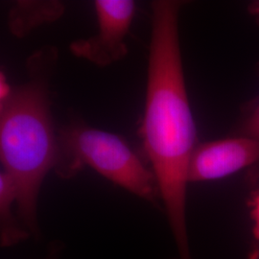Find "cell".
Returning <instances> with one entry per match:
<instances>
[{
    "instance_id": "obj_1",
    "label": "cell",
    "mask_w": 259,
    "mask_h": 259,
    "mask_svg": "<svg viewBox=\"0 0 259 259\" xmlns=\"http://www.w3.org/2000/svg\"><path fill=\"white\" fill-rule=\"evenodd\" d=\"M182 1L152 3L144 114L139 130L159 198L165 208L178 259H192L186 218L187 168L198 145L186 91L179 15Z\"/></svg>"
},
{
    "instance_id": "obj_2",
    "label": "cell",
    "mask_w": 259,
    "mask_h": 259,
    "mask_svg": "<svg viewBox=\"0 0 259 259\" xmlns=\"http://www.w3.org/2000/svg\"><path fill=\"white\" fill-rule=\"evenodd\" d=\"M48 104L45 90L30 83L13 92L0 111V163L16 188L19 221L35 238L39 190L60 158Z\"/></svg>"
},
{
    "instance_id": "obj_3",
    "label": "cell",
    "mask_w": 259,
    "mask_h": 259,
    "mask_svg": "<svg viewBox=\"0 0 259 259\" xmlns=\"http://www.w3.org/2000/svg\"><path fill=\"white\" fill-rule=\"evenodd\" d=\"M60 158L56 173L69 179L83 166L93 168L112 184L152 204L159 198L156 178L128 141L111 132L83 124L59 135Z\"/></svg>"
},
{
    "instance_id": "obj_4",
    "label": "cell",
    "mask_w": 259,
    "mask_h": 259,
    "mask_svg": "<svg viewBox=\"0 0 259 259\" xmlns=\"http://www.w3.org/2000/svg\"><path fill=\"white\" fill-rule=\"evenodd\" d=\"M98 32L74 41L71 52L98 66L111 65L128 53L126 38L136 15L133 0H96L94 2Z\"/></svg>"
},
{
    "instance_id": "obj_5",
    "label": "cell",
    "mask_w": 259,
    "mask_h": 259,
    "mask_svg": "<svg viewBox=\"0 0 259 259\" xmlns=\"http://www.w3.org/2000/svg\"><path fill=\"white\" fill-rule=\"evenodd\" d=\"M259 164V141L237 135L198 143L188 163V184L220 180Z\"/></svg>"
},
{
    "instance_id": "obj_6",
    "label": "cell",
    "mask_w": 259,
    "mask_h": 259,
    "mask_svg": "<svg viewBox=\"0 0 259 259\" xmlns=\"http://www.w3.org/2000/svg\"><path fill=\"white\" fill-rule=\"evenodd\" d=\"M17 203V192L9 176L0 171V247L9 248L31 235L12 211Z\"/></svg>"
},
{
    "instance_id": "obj_7",
    "label": "cell",
    "mask_w": 259,
    "mask_h": 259,
    "mask_svg": "<svg viewBox=\"0 0 259 259\" xmlns=\"http://www.w3.org/2000/svg\"><path fill=\"white\" fill-rule=\"evenodd\" d=\"M62 13L63 7L60 3H23L14 11L11 26L17 35L23 34L36 24L60 17Z\"/></svg>"
},
{
    "instance_id": "obj_8",
    "label": "cell",
    "mask_w": 259,
    "mask_h": 259,
    "mask_svg": "<svg viewBox=\"0 0 259 259\" xmlns=\"http://www.w3.org/2000/svg\"><path fill=\"white\" fill-rule=\"evenodd\" d=\"M239 133L259 141V99L246 112L241 122Z\"/></svg>"
},
{
    "instance_id": "obj_9",
    "label": "cell",
    "mask_w": 259,
    "mask_h": 259,
    "mask_svg": "<svg viewBox=\"0 0 259 259\" xmlns=\"http://www.w3.org/2000/svg\"><path fill=\"white\" fill-rule=\"evenodd\" d=\"M250 212L253 221V234L259 240V188L253 193L250 201Z\"/></svg>"
},
{
    "instance_id": "obj_10",
    "label": "cell",
    "mask_w": 259,
    "mask_h": 259,
    "mask_svg": "<svg viewBox=\"0 0 259 259\" xmlns=\"http://www.w3.org/2000/svg\"><path fill=\"white\" fill-rule=\"evenodd\" d=\"M12 93L13 92L11 91V88L5 75L0 71V111L9 100Z\"/></svg>"
},
{
    "instance_id": "obj_11",
    "label": "cell",
    "mask_w": 259,
    "mask_h": 259,
    "mask_svg": "<svg viewBox=\"0 0 259 259\" xmlns=\"http://www.w3.org/2000/svg\"><path fill=\"white\" fill-rule=\"evenodd\" d=\"M249 13L250 16L254 19V20L259 24V0L253 1L249 5Z\"/></svg>"
},
{
    "instance_id": "obj_12",
    "label": "cell",
    "mask_w": 259,
    "mask_h": 259,
    "mask_svg": "<svg viewBox=\"0 0 259 259\" xmlns=\"http://www.w3.org/2000/svg\"><path fill=\"white\" fill-rule=\"evenodd\" d=\"M53 250H52V251H51V254H49L48 256H47V258H44V259H56L55 257V251L53 252Z\"/></svg>"
}]
</instances>
